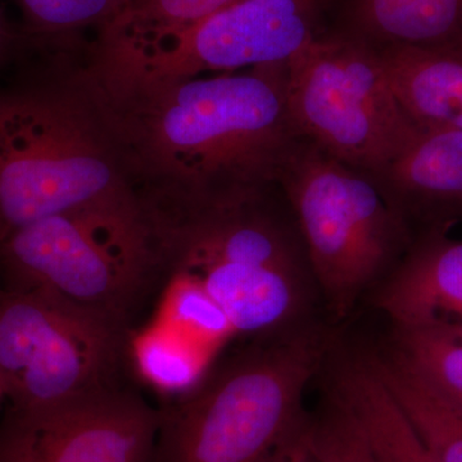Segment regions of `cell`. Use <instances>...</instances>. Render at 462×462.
<instances>
[{
	"label": "cell",
	"instance_id": "1",
	"mask_svg": "<svg viewBox=\"0 0 462 462\" xmlns=\"http://www.w3.org/2000/svg\"><path fill=\"white\" fill-rule=\"evenodd\" d=\"M85 63L139 190L151 199L216 205L267 193L302 141L288 109L287 62L181 79Z\"/></svg>",
	"mask_w": 462,
	"mask_h": 462
},
{
	"label": "cell",
	"instance_id": "2",
	"mask_svg": "<svg viewBox=\"0 0 462 462\" xmlns=\"http://www.w3.org/2000/svg\"><path fill=\"white\" fill-rule=\"evenodd\" d=\"M78 51L38 53L0 89V242L51 216L144 206Z\"/></svg>",
	"mask_w": 462,
	"mask_h": 462
},
{
	"label": "cell",
	"instance_id": "3",
	"mask_svg": "<svg viewBox=\"0 0 462 462\" xmlns=\"http://www.w3.org/2000/svg\"><path fill=\"white\" fill-rule=\"evenodd\" d=\"M324 352L306 329L236 356L161 413L152 462H263L306 424Z\"/></svg>",
	"mask_w": 462,
	"mask_h": 462
},
{
	"label": "cell",
	"instance_id": "4",
	"mask_svg": "<svg viewBox=\"0 0 462 462\" xmlns=\"http://www.w3.org/2000/svg\"><path fill=\"white\" fill-rule=\"evenodd\" d=\"M14 287L51 294L124 327L144 289L163 273L147 205L51 216L0 242Z\"/></svg>",
	"mask_w": 462,
	"mask_h": 462
},
{
	"label": "cell",
	"instance_id": "5",
	"mask_svg": "<svg viewBox=\"0 0 462 462\" xmlns=\"http://www.w3.org/2000/svg\"><path fill=\"white\" fill-rule=\"evenodd\" d=\"M278 188L296 218L309 267L337 316L396 257L406 218L372 175L302 139L289 154Z\"/></svg>",
	"mask_w": 462,
	"mask_h": 462
},
{
	"label": "cell",
	"instance_id": "6",
	"mask_svg": "<svg viewBox=\"0 0 462 462\" xmlns=\"http://www.w3.org/2000/svg\"><path fill=\"white\" fill-rule=\"evenodd\" d=\"M300 138L346 165L382 172L420 133L401 107L379 51L354 33H319L287 62Z\"/></svg>",
	"mask_w": 462,
	"mask_h": 462
},
{
	"label": "cell",
	"instance_id": "7",
	"mask_svg": "<svg viewBox=\"0 0 462 462\" xmlns=\"http://www.w3.org/2000/svg\"><path fill=\"white\" fill-rule=\"evenodd\" d=\"M124 327L32 289L0 291V383L12 409L66 402L115 384Z\"/></svg>",
	"mask_w": 462,
	"mask_h": 462
},
{
	"label": "cell",
	"instance_id": "8",
	"mask_svg": "<svg viewBox=\"0 0 462 462\" xmlns=\"http://www.w3.org/2000/svg\"><path fill=\"white\" fill-rule=\"evenodd\" d=\"M325 0H239L184 32L139 47L91 42L100 71L145 79L231 74L288 62L320 32Z\"/></svg>",
	"mask_w": 462,
	"mask_h": 462
},
{
	"label": "cell",
	"instance_id": "9",
	"mask_svg": "<svg viewBox=\"0 0 462 462\" xmlns=\"http://www.w3.org/2000/svg\"><path fill=\"white\" fill-rule=\"evenodd\" d=\"M161 413L117 384L42 409H11L0 462H152Z\"/></svg>",
	"mask_w": 462,
	"mask_h": 462
},
{
	"label": "cell",
	"instance_id": "10",
	"mask_svg": "<svg viewBox=\"0 0 462 462\" xmlns=\"http://www.w3.org/2000/svg\"><path fill=\"white\" fill-rule=\"evenodd\" d=\"M169 272L197 279L226 316L234 334L278 329L300 305L302 275L278 267L207 261Z\"/></svg>",
	"mask_w": 462,
	"mask_h": 462
},
{
	"label": "cell",
	"instance_id": "11",
	"mask_svg": "<svg viewBox=\"0 0 462 462\" xmlns=\"http://www.w3.org/2000/svg\"><path fill=\"white\" fill-rule=\"evenodd\" d=\"M376 300L398 327L462 321V239L438 236L416 248Z\"/></svg>",
	"mask_w": 462,
	"mask_h": 462
},
{
	"label": "cell",
	"instance_id": "12",
	"mask_svg": "<svg viewBox=\"0 0 462 462\" xmlns=\"http://www.w3.org/2000/svg\"><path fill=\"white\" fill-rule=\"evenodd\" d=\"M380 60L394 96L420 129L462 130V51L389 47Z\"/></svg>",
	"mask_w": 462,
	"mask_h": 462
},
{
	"label": "cell",
	"instance_id": "13",
	"mask_svg": "<svg viewBox=\"0 0 462 462\" xmlns=\"http://www.w3.org/2000/svg\"><path fill=\"white\" fill-rule=\"evenodd\" d=\"M373 176L404 218L421 206L462 203V130L421 129L391 165Z\"/></svg>",
	"mask_w": 462,
	"mask_h": 462
},
{
	"label": "cell",
	"instance_id": "14",
	"mask_svg": "<svg viewBox=\"0 0 462 462\" xmlns=\"http://www.w3.org/2000/svg\"><path fill=\"white\" fill-rule=\"evenodd\" d=\"M352 32L375 50L462 42V0H349Z\"/></svg>",
	"mask_w": 462,
	"mask_h": 462
},
{
	"label": "cell",
	"instance_id": "15",
	"mask_svg": "<svg viewBox=\"0 0 462 462\" xmlns=\"http://www.w3.org/2000/svg\"><path fill=\"white\" fill-rule=\"evenodd\" d=\"M434 462H462V404L392 351L367 357Z\"/></svg>",
	"mask_w": 462,
	"mask_h": 462
},
{
	"label": "cell",
	"instance_id": "16",
	"mask_svg": "<svg viewBox=\"0 0 462 462\" xmlns=\"http://www.w3.org/2000/svg\"><path fill=\"white\" fill-rule=\"evenodd\" d=\"M336 394L360 420L382 462H434L366 358L340 367Z\"/></svg>",
	"mask_w": 462,
	"mask_h": 462
},
{
	"label": "cell",
	"instance_id": "17",
	"mask_svg": "<svg viewBox=\"0 0 462 462\" xmlns=\"http://www.w3.org/2000/svg\"><path fill=\"white\" fill-rule=\"evenodd\" d=\"M20 29L27 51H74L83 35L107 29L123 14L127 0H17Z\"/></svg>",
	"mask_w": 462,
	"mask_h": 462
},
{
	"label": "cell",
	"instance_id": "18",
	"mask_svg": "<svg viewBox=\"0 0 462 462\" xmlns=\"http://www.w3.org/2000/svg\"><path fill=\"white\" fill-rule=\"evenodd\" d=\"M209 352L161 319L132 343L142 378L163 394L179 398L202 382Z\"/></svg>",
	"mask_w": 462,
	"mask_h": 462
},
{
	"label": "cell",
	"instance_id": "19",
	"mask_svg": "<svg viewBox=\"0 0 462 462\" xmlns=\"http://www.w3.org/2000/svg\"><path fill=\"white\" fill-rule=\"evenodd\" d=\"M239 0H127L123 14L97 35L102 47L149 44L184 32Z\"/></svg>",
	"mask_w": 462,
	"mask_h": 462
},
{
	"label": "cell",
	"instance_id": "20",
	"mask_svg": "<svg viewBox=\"0 0 462 462\" xmlns=\"http://www.w3.org/2000/svg\"><path fill=\"white\" fill-rule=\"evenodd\" d=\"M394 352L438 391L462 404V321L397 325Z\"/></svg>",
	"mask_w": 462,
	"mask_h": 462
},
{
	"label": "cell",
	"instance_id": "21",
	"mask_svg": "<svg viewBox=\"0 0 462 462\" xmlns=\"http://www.w3.org/2000/svg\"><path fill=\"white\" fill-rule=\"evenodd\" d=\"M160 319L209 351L234 334L226 316L200 282L181 272L171 273Z\"/></svg>",
	"mask_w": 462,
	"mask_h": 462
},
{
	"label": "cell",
	"instance_id": "22",
	"mask_svg": "<svg viewBox=\"0 0 462 462\" xmlns=\"http://www.w3.org/2000/svg\"><path fill=\"white\" fill-rule=\"evenodd\" d=\"M307 447L311 462H382L360 420L337 394L320 415L309 418Z\"/></svg>",
	"mask_w": 462,
	"mask_h": 462
},
{
	"label": "cell",
	"instance_id": "23",
	"mask_svg": "<svg viewBox=\"0 0 462 462\" xmlns=\"http://www.w3.org/2000/svg\"><path fill=\"white\" fill-rule=\"evenodd\" d=\"M27 53L25 39L20 26L14 25L0 8V69L9 60Z\"/></svg>",
	"mask_w": 462,
	"mask_h": 462
},
{
	"label": "cell",
	"instance_id": "24",
	"mask_svg": "<svg viewBox=\"0 0 462 462\" xmlns=\"http://www.w3.org/2000/svg\"><path fill=\"white\" fill-rule=\"evenodd\" d=\"M307 424L309 419L302 428L276 447L263 462H311L307 447Z\"/></svg>",
	"mask_w": 462,
	"mask_h": 462
},
{
	"label": "cell",
	"instance_id": "25",
	"mask_svg": "<svg viewBox=\"0 0 462 462\" xmlns=\"http://www.w3.org/2000/svg\"><path fill=\"white\" fill-rule=\"evenodd\" d=\"M5 388H3L2 383H0V403H2L3 400H5Z\"/></svg>",
	"mask_w": 462,
	"mask_h": 462
},
{
	"label": "cell",
	"instance_id": "26",
	"mask_svg": "<svg viewBox=\"0 0 462 462\" xmlns=\"http://www.w3.org/2000/svg\"><path fill=\"white\" fill-rule=\"evenodd\" d=\"M454 48H456V50L462 51V42H460V44H458V45H456V47H454Z\"/></svg>",
	"mask_w": 462,
	"mask_h": 462
}]
</instances>
